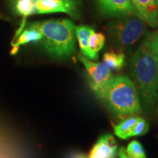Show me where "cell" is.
<instances>
[{"label":"cell","mask_w":158,"mask_h":158,"mask_svg":"<svg viewBox=\"0 0 158 158\" xmlns=\"http://www.w3.org/2000/svg\"><path fill=\"white\" fill-rule=\"evenodd\" d=\"M130 73L146 113L151 112L158 92V60L155 33H147L130 60Z\"/></svg>","instance_id":"6da1fadb"},{"label":"cell","mask_w":158,"mask_h":158,"mask_svg":"<svg viewBox=\"0 0 158 158\" xmlns=\"http://www.w3.org/2000/svg\"><path fill=\"white\" fill-rule=\"evenodd\" d=\"M42 35L40 42L49 55L64 59L73 54L76 44V27L69 19H53L29 25Z\"/></svg>","instance_id":"7a4b0ae2"},{"label":"cell","mask_w":158,"mask_h":158,"mask_svg":"<svg viewBox=\"0 0 158 158\" xmlns=\"http://www.w3.org/2000/svg\"><path fill=\"white\" fill-rule=\"evenodd\" d=\"M97 96L106 102L110 111L120 117L135 116L141 111L137 89L127 76L114 77Z\"/></svg>","instance_id":"3957f363"},{"label":"cell","mask_w":158,"mask_h":158,"mask_svg":"<svg viewBox=\"0 0 158 158\" xmlns=\"http://www.w3.org/2000/svg\"><path fill=\"white\" fill-rule=\"evenodd\" d=\"M110 40L118 50L131 48L147 34L146 22L136 16L118 17L108 24Z\"/></svg>","instance_id":"277c9868"},{"label":"cell","mask_w":158,"mask_h":158,"mask_svg":"<svg viewBox=\"0 0 158 158\" xmlns=\"http://www.w3.org/2000/svg\"><path fill=\"white\" fill-rule=\"evenodd\" d=\"M78 59L86 69L90 87L98 95L114 78L111 70L104 62H92L84 55H78Z\"/></svg>","instance_id":"5b68a950"},{"label":"cell","mask_w":158,"mask_h":158,"mask_svg":"<svg viewBox=\"0 0 158 158\" xmlns=\"http://www.w3.org/2000/svg\"><path fill=\"white\" fill-rule=\"evenodd\" d=\"M100 10L105 15L111 17L141 15L131 0H97Z\"/></svg>","instance_id":"8992f818"},{"label":"cell","mask_w":158,"mask_h":158,"mask_svg":"<svg viewBox=\"0 0 158 158\" xmlns=\"http://www.w3.org/2000/svg\"><path fill=\"white\" fill-rule=\"evenodd\" d=\"M118 145L111 134L101 136L91 150L87 158H115Z\"/></svg>","instance_id":"52a82bcc"},{"label":"cell","mask_w":158,"mask_h":158,"mask_svg":"<svg viewBox=\"0 0 158 158\" xmlns=\"http://www.w3.org/2000/svg\"><path fill=\"white\" fill-rule=\"evenodd\" d=\"M135 7L141 19L152 27L158 26V7L156 0H136Z\"/></svg>","instance_id":"ba28073f"},{"label":"cell","mask_w":158,"mask_h":158,"mask_svg":"<svg viewBox=\"0 0 158 158\" xmlns=\"http://www.w3.org/2000/svg\"><path fill=\"white\" fill-rule=\"evenodd\" d=\"M36 10L37 13L39 14L64 13L73 16L76 15L77 13L76 10L73 8L71 6L56 0H38L36 2Z\"/></svg>","instance_id":"9c48e42d"},{"label":"cell","mask_w":158,"mask_h":158,"mask_svg":"<svg viewBox=\"0 0 158 158\" xmlns=\"http://www.w3.org/2000/svg\"><path fill=\"white\" fill-rule=\"evenodd\" d=\"M94 29L88 26H78L76 27V35L78 38L79 46L83 55L86 58L89 59V42Z\"/></svg>","instance_id":"30bf717a"},{"label":"cell","mask_w":158,"mask_h":158,"mask_svg":"<svg viewBox=\"0 0 158 158\" xmlns=\"http://www.w3.org/2000/svg\"><path fill=\"white\" fill-rule=\"evenodd\" d=\"M21 34L18 37L16 42L13 44V50L12 51L13 54L16 52L18 48L21 45L27 44L29 43H35L40 41L42 39V35L37 29L32 28V27H29V29H25V30L21 31Z\"/></svg>","instance_id":"8fae6325"},{"label":"cell","mask_w":158,"mask_h":158,"mask_svg":"<svg viewBox=\"0 0 158 158\" xmlns=\"http://www.w3.org/2000/svg\"><path fill=\"white\" fill-rule=\"evenodd\" d=\"M37 1L38 0H10V2L18 14L26 19L29 15L36 14Z\"/></svg>","instance_id":"7c38bea8"},{"label":"cell","mask_w":158,"mask_h":158,"mask_svg":"<svg viewBox=\"0 0 158 158\" xmlns=\"http://www.w3.org/2000/svg\"><path fill=\"white\" fill-rule=\"evenodd\" d=\"M103 62L110 70H119L125 64V55L122 52H106L103 55Z\"/></svg>","instance_id":"4fadbf2b"},{"label":"cell","mask_w":158,"mask_h":158,"mask_svg":"<svg viewBox=\"0 0 158 158\" xmlns=\"http://www.w3.org/2000/svg\"><path fill=\"white\" fill-rule=\"evenodd\" d=\"M140 117L138 116H129L124 119L119 124L114 127V133L121 139H127L130 138V134L134 125L136 124Z\"/></svg>","instance_id":"5bb4252c"},{"label":"cell","mask_w":158,"mask_h":158,"mask_svg":"<svg viewBox=\"0 0 158 158\" xmlns=\"http://www.w3.org/2000/svg\"><path fill=\"white\" fill-rule=\"evenodd\" d=\"M106 37L101 32H94L92 35L89 42V59L92 60L98 59V52L104 46Z\"/></svg>","instance_id":"9a60e30c"},{"label":"cell","mask_w":158,"mask_h":158,"mask_svg":"<svg viewBox=\"0 0 158 158\" xmlns=\"http://www.w3.org/2000/svg\"><path fill=\"white\" fill-rule=\"evenodd\" d=\"M126 152L130 158H147L143 147L137 141H133L128 144Z\"/></svg>","instance_id":"2e32d148"},{"label":"cell","mask_w":158,"mask_h":158,"mask_svg":"<svg viewBox=\"0 0 158 158\" xmlns=\"http://www.w3.org/2000/svg\"><path fill=\"white\" fill-rule=\"evenodd\" d=\"M149 125L147 123V122L144 120L143 118H140L130 132V138L133 137V136L143 135L149 131Z\"/></svg>","instance_id":"e0dca14e"},{"label":"cell","mask_w":158,"mask_h":158,"mask_svg":"<svg viewBox=\"0 0 158 158\" xmlns=\"http://www.w3.org/2000/svg\"><path fill=\"white\" fill-rule=\"evenodd\" d=\"M56 1H59V2H62L63 3L67 4V5H69L73 8H74L75 10L78 9V0H56Z\"/></svg>","instance_id":"ac0fdd59"},{"label":"cell","mask_w":158,"mask_h":158,"mask_svg":"<svg viewBox=\"0 0 158 158\" xmlns=\"http://www.w3.org/2000/svg\"><path fill=\"white\" fill-rule=\"evenodd\" d=\"M118 155L119 158H130L129 156L127 155V152H126V149H124V147H121L120 149L118 150Z\"/></svg>","instance_id":"d6986e66"},{"label":"cell","mask_w":158,"mask_h":158,"mask_svg":"<svg viewBox=\"0 0 158 158\" xmlns=\"http://www.w3.org/2000/svg\"><path fill=\"white\" fill-rule=\"evenodd\" d=\"M155 40H156V48H157V60H158V31L157 32H155ZM157 99H158V92H157Z\"/></svg>","instance_id":"ffe728a7"},{"label":"cell","mask_w":158,"mask_h":158,"mask_svg":"<svg viewBox=\"0 0 158 158\" xmlns=\"http://www.w3.org/2000/svg\"><path fill=\"white\" fill-rule=\"evenodd\" d=\"M70 158H87V157H86V156L81 155V154H76V155L71 156Z\"/></svg>","instance_id":"44dd1931"},{"label":"cell","mask_w":158,"mask_h":158,"mask_svg":"<svg viewBox=\"0 0 158 158\" xmlns=\"http://www.w3.org/2000/svg\"><path fill=\"white\" fill-rule=\"evenodd\" d=\"M132 2H133L134 4V5L135 6V2H136V0H131Z\"/></svg>","instance_id":"7402d4cb"},{"label":"cell","mask_w":158,"mask_h":158,"mask_svg":"<svg viewBox=\"0 0 158 158\" xmlns=\"http://www.w3.org/2000/svg\"><path fill=\"white\" fill-rule=\"evenodd\" d=\"M156 2H157V7H158V0H156Z\"/></svg>","instance_id":"603a6c76"}]
</instances>
